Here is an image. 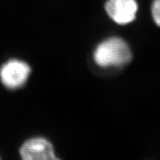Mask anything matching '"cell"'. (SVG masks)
Returning a JSON list of instances; mask_svg holds the SVG:
<instances>
[{
  "label": "cell",
  "mask_w": 160,
  "mask_h": 160,
  "mask_svg": "<svg viewBox=\"0 0 160 160\" xmlns=\"http://www.w3.org/2000/svg\"><path fill=\"white\" fill-rule=\"evenodd\" d=\"M93 59L100 67H121L131 61L132 53L125 40L113 37L104 40L97 46Z\"/></svg>",
  "instance_id": "obj_1"
},
{
  "label": "cell",
  "mask_w": 160,
  "mask_h": 160,
  "mask_svg": "<svg viewBox=\"0 0 160 160\" xmlns=\"http://www.w3.org/2000/svg\"><path fill=\"white\" fill-rule=\"evenodd\" d=\"M31 73V68L27 62L12 59L0 67V81L6 88L18 89L27 82Z\"/></svg>",
  "instance_id": "obj_2"
},
{
  "label": "cell",
  "mask_w": 160,
  "mask_h": 160,
  "mask_svg": "<svg viewBox=\"0 0 160 160\" xmlns=\"http://www.w3.org/2000/svg\"><path fill=\"white\" fill-rule=\"evenodd\" d=\"M19 154L24 160H57L53 146L43 137L27 139L19 148Z\"/></svg>",
  "instance_id": "obj_3"
},
{
  "label": "cell",
  "mask_w": 160,
  "mask_h": 160,
  "mask_svg": "<svg viewBox=\"0 0 160 160\" xmlns=\"http://www.w3.org/2000/svg\"><path fill=\"white\" fill-rule=\"evenodd\" d=\"M106 13L118 25H128L134 21L138 11L136 0H107Z\"/></svg>",
  "instance_id": "obj_4"
},
{
  "label": "cell",
  "mask_w": 160,
  "mask_h": 160,
  "mask_svg": "<svg viewBox=\"0 0 160 160\" xmlns=\"http://www.w3.org/2000/svg\"><path fill=\"white\" fill-rule=\"evenodd\" d=\"M151 13L155 23L160 27V0H153L151 5Z\"/></svg>",
  "instance_id": "obj_5"
}]
</instances>
